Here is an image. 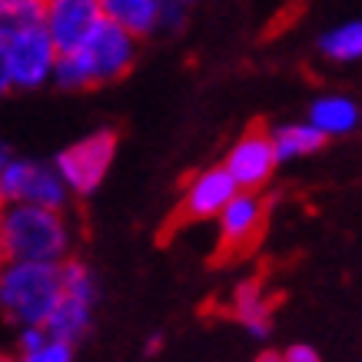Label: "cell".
<instances>
[{"label": "cell", "mask_w": 362, "mask_h": 362, "mask_svg": "<svg viewBox=\"0 0 362 362\" xmlns=\"http://www.w3.org/2000/svg\"><path fill=\"white\" fill-rule=\"evenodd\" d=\"M44 23V0H21V4H0V40H11L13 33Z\"/></svg>", "instance_id": "17"}, {"label": "cell", "mask_w": 362, "mask_h": 362, "mask_svg": "<svg viewBox=\"0 0 362 362\" xmlns=\"http://www.w3.org/2000/svg\"><path fill=\"white\" fill-rule=\"evenodd\" d=\"M189 7H193V0H160V27H166V30L183 27Z\"/></svg>", "instance_id": "19"}, {"label": "cell", "mask_w": 362, "mask_h": 362, "mask_svg": "<svg viewBox=\"0 0 362 362\" xmlns=\"http://www.w3.org/2000/svg\"><path fill=\"white\" fill-rule=\"evenodd\" d=\"M252 362H286V356L283 352H273V349H266V352H259Z\"/></svg>", "instance_id": "22"}, {"label": "cell", "mask_w": 362, "mask_h": 362, "mask_svg": "<svg viewBox=\"0 0 362 362\" xmlns=\"http://www.w3.org/2000/svg\"><path fill=\"white\" fill-rule=\"evenodd\" d=\"M223 166L236 176V183L243 189H263L273 180L276 166H279V153H276V143L269 130L252 127L230 146V153L223 160Z\"/></svg>", "instance_id": "10"}, {"label": "cell", "mask_w": 362, "mask_h": 362, "mask_svg": "<svg viewBox=\"0 0 362 362\" xmlns=\"http://www.w3.org/2000/svg\"><path fill=\"white\" fill-rule=\"evenodd\" d=\"M117 156V133L113 130H97L83 136V140L70 143L66 150H60L54 166L66 180V187L74 197H90L93 189L107 180Z\"/></svg>", "instance_id": "4"}, {"label": "cell", "mask_w": 362, "mask_h": 362, "mask_svg": "<svg viewBox=\"0 0 362 362\" xmlns=\"http://www.w3.org/2000/svg\"><path fill=\"white\" fill-rule=\"evenodd\" d=\"M93 303H97V279L83 263L66 259L64 263V293L60 303L47 319V329L60 336V339L77 346L83 332L90 329V316H93Z\"/></svg>", "instance_id": "6"}, {"label": "cell", "mask_w": 362, "mask_h": 362, "mask_svg": "<svg viewBox=\"0 0 362 362\" xmlns=\"http://www.w3.org/2000/svg\"><path fill=\"white\" fill-rule=\"evenodd\" d=\"M13 156H11V150H7V146H4V143H0V173H4V166L11 163Z\"/></svg>", "instance_id": "24"}, {"label": "cell", "mask_w": 362, "mask_h": 362, "mask_svg": "<svg viewBox=\"0 0 362 362\" xmlns=\"http://www.w3.org/2000/svg\"><path fill=\"white\" fill-rule=\"evenodd\" d=\"M0 193L4 203H33V206L64 209L70 199V187L54 163H37V160H17L4 166L0 173Z\"/></svg>", "instance_id": "5"}, {"label": "cell", "mask_w": 362, "mask_h": 362, "mask_svg": "<svg viewBox=\"0 0 362 362\" xmlns=\"http://www.w3.org/2000/svg\"><path fill=\"white\" fill-rule=\"evenodd\" d=\"M306 120L316 123L329 140L349 136V133L359 130L362 123V103L356 97H346V93H322V97H316L309 103Z\"/></svg>", "instance_id": "12"}, {"label": "cell", "mask_w": 362, "mask_h": 362, "mask_svg": "<svg viewBox=\"0 0 362 362\" xmlns=\"http://www.w3.org/2000/svg\"><path fill=\"white\" fill-rule=\"evenodd\" d=\"M0 362H23L21 356H0Z\"/></svg>", "instance_id": "26"}, {"label": "cell", "mask_w": 362, "mask_h": 362, "mask_svg": "<svg viewBox=\"0 0 362 362\" xmlns=\"http://www.w3.org/2000/svg\"><path fill=\"white\" fill-rule=\"evenodd\" d=\"M156 349H160V336H153V339L146 342V352H156Z\"/></svg>", "instance_id": "25"}, {"label": "cell", "mask_w": 362, "mask_h": 362, "mask_svg": "<svg viewBox=\"0 0 362 362\" xmlns=\"http://www.w3.org/2000/svg\"><path fill=\"white\" fill-rule=\"evenodd\" d=\"M0 4H21V0H0Z\"/></svg>", "instance_id": "27"}, {"label": "cell", "mask_w": 362, "mask_h": 362, "mask_svg": "<svg viewBox=\"0 0 362 362\" xmlns=\"http://www.w3.org/2000/svg\"><path fill=\"white\" fill-rule=\"evenodd\" d=\"M236 176L226 166H206L199 170L193 180L187 183L183 203L176 209V220L180 223H206V220H220V213L230 206V199L240 193Z\"/></svg>", "instance_id": "9"}, {"label": "cell", "mask_w": 362, "mask_h": 362, "mask_svg": "<svg viewBox=\"0 0 362 362\" xmlns=\"http://www.w3.org/2000/svg\"><path fill=\"white\" fill-rule=\"evenodd\" d=\"M7 259H11V256H7V240H4V220H0V269L7 266Z\"/></svg>", "instance_id": "23"}, {"label": "cell", "mask_w": 362, "mask_h": 362, "mask_svg": "<svg viewBox=\"0 0 362 362\" xmlns=\"http://www.w3.org/2000/svg\"><path fill=\"white\" fill-rule=\"evenodd\" d=\"M133 60H136V33L107 17L77 50L60 54L54 83L64 90H87L97 83H110L130 70Z\"/></svg>", "instance_id": "1"}, {"label": "cell", "mask_w": 362, "mask_h": 362, "mask_svg": "<svg viewBox=\"0 0 362 362\" xmlns=\"http://www.w3.org/2000/svg\"><path fill=\"white\" fill-rule=\"evenodd\" d=\"M107 17L130 27L136 37L153 33L160 27V0H100Z\"/></svg>", "instance_id": "15"}, {"label": "cell", "mask_w": 362, "mask_h": 362, "mask_svg": "<svg viewBox=\"0 0 362 362\" xmlns=\"http://www.w3.org/2000/svg\"><path fill=\"white\" fill-rule=\"evenodd\" d=\"M23 362H74V342L60 339V336H47L40 346H33V349L21 352Z\"/></svg>", "instance_id": "18"}, {"label": "cell", "mask_w": 362, "mask_h": 362, "mask_svg": "<svg viewBox=\"0 0 362 362\" xmlns=\"http://www.w3.org/2000/svg\"><path fill=\"white\" fill-rule=\"evenodd\" d=\"M64 293V263L7 259L0 269V316L21 326H47Z\"/></svg>", "instance_id": "2"}, {"label": "cell", "mask_w": 362, "mask_h": 362, "mask_svg": "<svg viewBox=\"0 0 362 362\" xmlns=\"http://www.w3.org/2000/svg\"><path fill=\"white\" fill-rule=\"evenodd\" d=\"M4 47H7V66H11L13 87L33 90L44 87L47 80H54L60 47L54 44V37L44 23L13 33L11 40H4Z\"/></svg>", "instance_id": "7"}, {"label": "cell", "mask_w": 362, "mask_h": 362, "mask_svg": "<svg viewBox=\"0 0 362 362\" xmlns=\"http://www.w3.org/2000/svg\"><path fill=\"white\" fill-rule=\"evenodd\" d=\"M269 203L263 189H240L230 206L220 213V256H243L250 252L266 230Z\"/></svg>", "instance_id": "8"}, {"label": "cell", "mask_w": 362, "mask_h": 362, "mask_svg": "<svg viewBox=\"0 0 362 362\" xmlns=\"http://www.w3.org/2000/svg\"><path fill=\"white\" fill-rule=\"evenodd\" d=\"M11 87H13V80H11V66H7V47L0 40V97H4Z\"/></svg>", "instance_id": "21"}, {"label": "cell", "mask_w": 362, "mask_h": 362, "mask_svg": "<svg viewBox=\"0 0 362 362\" xmlns=\"http://www.w3.org/2000/svg\"><path fill=\"white\" fill-rule=\"evenodd\" d=\"M233 316L240 319L246 332L256 339H266L273 329V299L259 279H243L233 289Z\"/></svg>", "instance_id": "13"}, {"label": "cell", "mask_w": 362, "mask_h": 362, "mask_svg": "<svg viewBox=\"0 0 362 362\" xmlns=\"http://www.w3.org/2000/svg\"><path fill=\"white\" fill-rule=\"evenodd\" d=\"M283 356H286V362H322V359H319V352L313 349V346H306V342H296V346H289Z\"/></svg>", "instance_id": "20"}, {"label": "cell", "mask_w": 362, "mask_h": 362, "mask_svg": "<svg viewBox=\"0 0 362 362\" xmlns=\"http://www.w3.org/2000/svg\"><path fill=\"white\" fill-rule=\"evenodd\" d=\"M4 240L11 259L27 263H66L74 233L64 220V209L33 206V203H4Z\"/></svg>", "instance_id": "3"}, {"label": "cell", "mask_w": 362, "mask_h": 362, "mask_svg": "<svg viewBox=\"0 0 362 362\" xmlns=\"http://www.w3.org/2000/svg\"><path fill=\"white\" fill-rule=\"evenodd\" d=\"M319 54L332 64H359L362 60V21L339 23L319 37Z\"/></svg>", "instance_id": "16"}, {"label": "cell", "mask_w": 362, "mask_h": 362, "mask_svg": "<svg viewBox=\"0 0 362 362\" xmlns=\"http://www.w3.org/2000/svg\"><path fill=\"white\" fill-rule=\"evenodd\" d=\"M103 21L107 11L100 0H44V27L60 47V54L77 50Z\"/></svg>", "instance_id": "11"}, {"label": "cell", "mask_w": 362, "mask_h": 362, "mask_svg": "<svg viewBox=\"0 0 362 362\" xmlns=\"http://www.w3.org/2000/svg\"><path fill=\"white\" fill-rule=\"evenodd\" d=\"M0 209H4V193H0Z\"/></svg>", "instance_id": "28"}, {"label": "cell", "mask_w": 362, "mask_h": 362, "mask_svg": "<svg viewBox=\"0 0 362 362\" xmlns=\"http://www.w3.org/2000/svg\"><path fill=\"white\" fill-rule=\"evenodd\" d=\"M273 133V143H276V153H279V163H293V160H303V156H313L326 146V133L319 130L316 123H283L276 127Z\"/></svg>", "instance_id": "14"}]
</instances>
